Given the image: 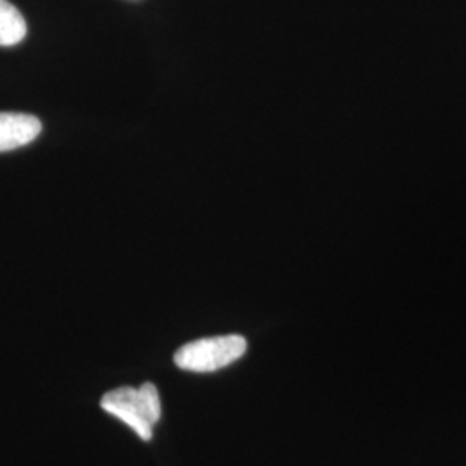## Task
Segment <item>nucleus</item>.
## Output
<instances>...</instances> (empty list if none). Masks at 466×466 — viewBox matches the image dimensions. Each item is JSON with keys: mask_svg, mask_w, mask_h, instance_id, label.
I'll use <instances>...</instances> for the list:
<instances>
[{"mask_svg": "<svg viewBox=\"0 0 466 466\" xmlns=\"http://www.w3.org/2000/svg\"><path fill=\"white\" fill-rule=\"evenodd\" d=\"M42 132L38 117L25 113H0V152L32 144Z\"/></svg>", "mask_w": 466, "mask_h": 466, "instance_id": "7ed1b4c3", "label": "nucleus"}, {"mask_svg": "<svg viewBox=\"0 0 466 466\" xmlns=\"http://www.w3.org/2000/svg\"><path fill=\"white\" fill-rule=\"evenodd\" d=\"M26 36V21L16 7L0 0V47H13Z\"/></svg>", "mask_w": 466, "mask_h": 466, "instance_id": "20e7f679", "label": "nucleus"}, {"mask_svg": "<svg viewBox=\"0 0 466 466\" xmlns=\"http://www.w3.org/2000/svg\"><path fill=\"white\" fill-rule=\"evenodd\" d=\"M248 350L242 335H219L188 342L175 352V365L187 371L208 373L228 367Z\"/></svg>", "mask_w": 466, "mask_h": 466, "instance_id": "f03ea898", "label": "nucleus"}, {"mask_svg": "<svg viewBox=\"0 0 466 466\" xmlns=\"http://www.w3.org/2000/svg\"><path fill=\"white\" fill-rule=\"evenodd\" d=\"M100 406L106 413L128 425L142 441L152 439L154 425L161 418V400L154 383L146 382L142 387H119L107 392Z\"/></svg>", "mask_w": 466, "mask_h": 466, "instance_id": "f257e3e1", "label": "nucleus"}]
</instances>
